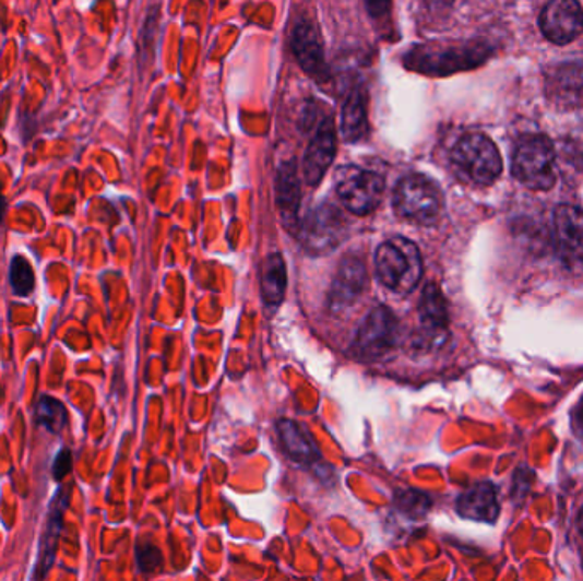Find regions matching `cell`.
Segmentation results:
<instances>
[{
  "instance_id": "6da1fadb",
  "label": "cell",
  "mask_w": 583,
  "mask_h": 581,
  "mask_svg": "<svg viewBox=\"0 0 583 581\" xmlns=\"http://www.w3.org/2000/svg\"><path fill=\"white\" fill-rule=\"evenodd\" d=\"M376 273L389 290L412 294L424 276L420 249L405 237L385 240L376 251Z\"/></svg>"
},
{
  "instance_id": "7a4b0ae2",
  "label": "cell",
  "mask_w": 583,
  "mask_h": 581,
  "mask_svg": "<svg viewBox=\"0 0 583 581\" xmlns=\"http://www.w3.org/2000/svg\"><path fill=\"white\" fill-rule=\"evenodd\" d=\"M555 147L546 135H524L512 155L513 178L531 190H551L557 182Z\"/></svg>"
},
{
  "instance_id": "3957f363",
  "label": "cell",
  "mask_w": 583,
  "mask_h": 581,
  "mask_svg": "<svg viewBox=\"0 0 583 581\" xmlns=\"http://www.w3.org/2000/svg\"><path fill=\"white\" fill-rule=\"evenodd\" d=\"M452 164L476 185H491L502 175V155L493 140L483 133H467L454 145Z\"/></svg>"
},
{
  "instance_id": "277c9868",
  "label": "cell",
  "mask_w": 583,
  "mask_h": 581,
  "mask_svg": "<svg viewBox=\"0 0 583 581\" xmlns=\"http://www.w3.org/2000/svg\"><path fill=\"white\" fill-rule=\"evenodd\" d=\"M393 205L400 217L418 224H432L442 210V193L427 176L409 175L394 188Z\"/></svg>"
},
{
  "instance_id": "5b68a950",
  "label": "cell",
  "mask_w": 583,
  "mask_h": 581,
  "mask_svg": "<svg viewBox=\"0 0 583 581\" xmlns=\"http://www.w3.org/2000/svg\"><path fill=\"white\" fill-rule=\"evenodd\" d=\"M336 193L348 212L369 215L378 209L384 194V179L358 167H345L338 173Z\"/></svg>"
},
{
  "instance_id": "8992f818",
  "label": "cell",
  "mask_w": 583,
  "mask_h": 581,
  "mask_svg": "<svg viewBox=\"0 0 583 581\" xmlns=\"http://www.w3.org/2000/svg\"><path fill=\"white\" fill-rule=\"evenodd\" d=\"M485 57L481 47H420L406 57V66L416 72L445 75L479 66Z\"/></svg>"
},
{
  "instance_id": "52a82bcc",
  "label": "cell",
  "mask_w": 583,
  "mask_h": 581,
  "mask_svg": "<svg viewBox=\"0 0 583 581\" xmlns=\"http://www.w3.org/2000/svg\"><path fill=\"white\" fill-rule=\"evenodd\" d=\"M304 249L311 254H326L342 245L346 234V222L336 206L324 205L312 210L299 227Z\"/></svg>"
},
{
  "instance_id": "ba28073f",
  "label": "cell",
  "mask_w": 583,
  "mask_h": 581,
  "mask_svg": "<svg viewBox=\"0 0 583 581\" xmlns=\"http://www.w3.org/2000/svg\"><path fill=\"white\" fill-rule=\"evenodd\" d=\"M396 336V318L388 307L379 306L370 310L369 316L364 319L362 325L355 334L352 349L358 358L373 360L393 348Z\"/></svg>"
},
{
  "instance_id": "9c48e42d",
  "label": "cell",
  "mask_w": 583,
  "mask_h": 581,
  "mask_svg": "<svg viewBox=\"0 0 583 581\" xmlns=\"http://www.w3.org/2000/svg\"><path fill=\"white\" fill-rule=\"evenodd\" d=\"M72 489H74L72 485L59 486L51 498L47 522L39 537L38 562L35 566V573L32 574L33 580H44L50 573L55 556H57L60 534L63 531L67 508L71 505Z\"/></svg>"
},
{
  "instance_id": "30bf717a",
  "label": "cell",
  "mask_w": 583,
  "mask_h": 581,
  "mask_svg": "<svg viewBox=\"0 0 583 581\" xmlns=\"http://www.w3.org/2000/svg\"><path fill=\"white\" fill-rule=\"evenodd\" d=\"M539 26L551 44H572L583 33L582 4L579 0H551L540 12Z\"/></svg>"
},
{
  "instance_id": "8fae6325",
  "label": "cell",
  "mask_w": 583,
  "mask_h": 581,
  "mask_svg": "<svg viewBox=\"0 0 583 581\" xmlns=\"http://www.w3.org/2000/svg\"><path fill=\"white\" fill-rule=\"evenodd\" d=\"M421 330L416 343L424 348H436L448 337L449 312L448 303L443 299L442 290L436 283H428L420 300Z\"/></svg>"
},
{
  "instance_id": "7c38bea8",
  "label": "cell",
  "mask_w": 583,
  "mask_h": 581,
  "mask_svg": "<svg viewBox=\"0 0 583 581\" xmlns=\"http://www.w3.org/2000/svg\"><path fill=\"white\" fill-rule=\"evenodd\" d=\"M546 94L561 108H583V60L558 63L546 70Z\"/></svg>"
},
{
  "instance_id": "4fadbf2b",
  "label": "cell",
  "mask_w": 583,
  "mask_h": 581,
  "mask_svg": "<svg viewBox=\"0 0 583 581\" xmlns=\"http://www.w3.org/2000/svg\"><path fill=\"white\" fill-rule=\"evenodd\" d=\"M336 133L333 121L324 120L319 124L314 139L311 140L304 157V178L309 187H316L330 169L335 159Z\"/></svg>"
},
{
  "instance_id": "5bb4252c",
  "label": "cell",
  "mask_w": 583,
  "mask_h": 581,
  "mask_svg": "<svg viewBox=\"0 0 583 581\" xmlns=\"http://www.w3.org/2000/svg\"><path fill=\"white\" fill-rule=\"evenodd\" d=\"M555 236L558 252L568 263L583 261V210L560 205L555 210Z\"/></svg>"
},
{
  "instance_id": "9a60e30c",
  "label": "cell",
  "mask_w": 583,
  "mask_h": 581,
  "mask_svg": "<svg viewBox=\"0 0 583 581\" xmlns=\"http://www.w3.org/2000/svg\"><path fill=\"white\" fill-rule=\"evenodd\" d=\"M291 48L304 72H308L318 82H326L330 79L323 45L319 42L314 27L308 21L297 24L291 35Z\"/></svg>"
},
{
  "instance_id": "2e32d148",
  "label": "cell",
  "mask_w": 583,
  "mask_h": 581,
  "mask_svg": "<svg viewBox=\"0 0 583 581\" xmlns=\"http://www.w3.org/2000/svg\"><path fill=\"white\" fill-rule=\"evenodd\" d=\"M367 268L360 258L348 257L340 263L331 287L330 303L333 309L352 306L362 297L367 288Z\"/></svg>"
},
{
  "instance_id": "e0dca14e",
  "label": "cell",
  "mask_w": 583,
  "mask_h": 581,
  "mask_svg": "<svg viewBox=\"0 0 583 581\" xmlns=\"http://www.w3.org/2000/svg\"><path fill=\"white\" fill-rule=\"evenodd\" d=\"M276 206L285 229L299 233L300 182L294 161L282 164L276 171Z\"/></svg>"
},
{
  "instance_id": "ac0fdd59",
  "label": "cell",
  "mask_w": 583,
  "mask_h": 581,
  "mask_svg": "<svg viewBox=\"0 0 583 581\" xmlns=\"http://www.w3.org/2000/svg\"><path fill=\"white\" fill-rule=\"evenodd\" d=\"M457 512L464 519L476 520V522H495L500 512L495 486L490 483H479L467 489L457 500Z\"/></svg>"
},
{
  "instance_id": "d6986e66",
  "label": "cell",
  "mask_w": 583,
  "mask_h": 581,
  "mask_svg": "<svg viewBox=\"0 0 583 581\" xmlns=\"http://www.w3.org/2000/svg\"><path fill=\"white\" fill-rule=\"evenodd\" d=\"M369 129L367 121V97L362 90L352 91L342 111V132L348 142L364 139Z\"/></svg>"
},
{
  "instance_id": "ffe728a7",
  "label": "cell",
  "mask_w": 583,
  "mask_h": 581,
  "mask_svg": "<svg viewBox=\"0 0 583 581\" xmlns=\"http://www.w3.org/2000/svg\"><path fill=\"white\" fill-rule=\"evenodd\" d=\"M278 428V437H281L282 446L287 450L294 461L297 462H314L318 461L319 452L311 438L297 423L290 419H282L276 425Z\"/></svg>"
},
{
  "instance_id": "44dd1931",
  "label": "cell",
  "mask_w": 583,
  "mask_h": 581,
  "mask_svg": "<svg viewBox=\"0 0 583 581\" xmlns=\"http://www.w3.org/2000/svg\"><path fill=\"white\" fill-rule=\"evenodd\" d=\"M287 288V266L281 254H270L263 263V276H261V292L263 299L269 306H278L285 297Z\"/></svg>"
},
{
  "instance_id": "7402d4cb",
  "label": "cell",
  "mask_w": 583,
  "mask_h": 581,
  "mask_svg": "<svg viewBox=\"0 0 583 581\" xmlns=\"http://www.w3.org/2000/svg\"><path fill=\"white\" fill-rule=\"evenodd\" d=\"M35 419L39 427L47 428L50 434L60 435L69 422V411L62 401L53 395H39L35 406Z\"/></svg>"
},
{
  "instance_id": "603a6c76",
  "label": "cell",
  "mask_w": 583,
  "mask_h": 581,
  "mask_svg": "<svg viewBox=\"0 0 583 581\" xmlns=\"http://www.w3.org/2000/svg\"><path fill=\"white\" fill-rule=\"evenodd\" d=\"M9 282H11L12 292L17 297H27L35 290V272H33L32 263L21 254L12 258Z\"/></svg>"
},
{
  "instance_id": "cb8c5ba5",
  "label": "cell",
  "mask_w": 583,
  "mask_h": 581,
  "mask_svg": "<svg viewBox=\"0 0 583 581\" xmlns=\"http://www.w3.org/2000/svg\"><path fill=\"white\" fill-rule=\"evenodd\" d=\"M396 503L406 515L412 517V519H420L430 508V498L421 495V493L408 489V491L397 495Z\"/></svg>"
},
{
  "instance_id": "d4e9b609",
  "label": "cell",
  "mask_w": 583,
  "mask_h": 581,
  "mask_svg": "<svg viewBox=\"0 0 583 581\" xmlns=\"http://www.w3.org/2000/svg\"><path fill=\"white\" fill-rule=\"evenodd\" d=\"M163 565V556L160 550L152 544H141L136 547V566L142 573H152V571L159 570Z\"/></svg>"
},
{
  "instance_id": "484cf974",
  "label": "cell",
  "mask_w": 583,
  "mask_h": 581,
  "mask_svg": "<svg viewBox=\"0 0 583 581\" xmlns=\"http://www.w3.org/2000/svg\"><path fill=\"white\" fill-rule=\"evenodd\" d=\"M74 470V458H72L71 449L60 450L53 459V465H51V476L57 483H62L69 474Z\"/></svg>"
},
{
  "instance_id": "4316f807",
  "label": "cell",
  "mask_w": 583,
  "mask_h": 581,
  "mask_svg": "<svg viewBox=\"0 0 583 581\" xmlns=\"http://www.w3.org/2000/svg\"><path fill=\"white\" fill-rule=\"evenodd\" d=\"M367 9H369L370 16L381 17L388 12L391 0H366Z\"/></svg>"
},
{
  "instance_id": "83f0119b",
  "label": "cell",
  "mask_w": 583,
  "mask_h": 581,
  "mask_svg": "<svg viewBox=\"0 0 583 581\" xmlns=\"http://www.w3.org/2000/svg\"><path fill=\"white\" fill-rule=\"evenodd\" d=\"M573 423H575V430L580 437L583 438V400L575 410V416H573Z\"/></svg>"
},
{
  "instance_id": "f1b7e54d",
  "label": "cell",
  "mask_w": 583,
  "mask_h": 581,
  "mask_svg": "<svg viewBox=\"0 0 583 581\" xmlns=\"http://www.w3.org/2000/svg\"><path fill=\"white\" fill-rule=\"evenodd\" d=\"M5 210H8V203H5V198L0 194V224L4 222Z\"/></svg>"
},
{
  "instance_id": "f546056e",
  "label": "cell",
  "mask_w": 583,
  "mask_h": 581,
  "mask_svg": "<svg viewBox=\"0 0 583 581\" xmlns=\"http://www.w3.org/2000/svg\"><path fill=\"white\" fill-rule=\"evenodd\" d=\"M576 525H579L580 535L583 537V508L582 512H580L579 520H576Z\"/></svg>"
}]
</instances>
